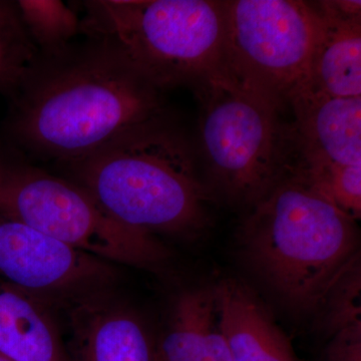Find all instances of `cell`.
<instances>
[{
    "label": "cell",
    "mask_w": 361,
    "mask_h": 361,
    "mask_svg": "<svg viewBox=\"0 0 361 361\" xmlns=\"http://www.w3.org/2000/svg\"><path fill=\"white\" fill-rule=\"evenodd\" d=\"M0 213L110 264L149 269L170 254L153 235L111 217L77 183L25 164L0 166Z\"/></svg>",
    "instance_id": "obj_6"
},
{
    "label": "cell",
    "mask_w": 361,
    "mask_h": 361,
    "mask_svg": "<svg viewBox=\"0 0 361 361\" xmlns=\"http://www.w3.org/2000/svg\"><path fill=\"white\" fill-rule=\"evenodd\" d=\"M115 278L110 263L0 213V279L49 301L75 302Z\"/></svg>",
    "instance_id": "obj_8"
},
{
    "label": "cell",
    "mask_w": 361,
    "mask_h": 361,
    "mask_svg": "<svg viewBox=\"0 0 361 361\" xmlns=\"http://www.w3.org/2000/svg\"><path fill=\"white\" fill-rule=\"evenodd\" d=\"M156 361H231L220 327L215 287L180 294L156 349Z\"/></svg>",
    "instance_id": "obj_14"
},
{
    "label": "cell",
    "mask_w": 361,
    "mask_h": 361,
    "mask_svg": "<svg viewBox=\"0 0 361 361\" xmlns=\"http://www.w3.org/2000/svg\"><path fill=\"white\" fill-rule=\"evenodd\" d=\"M39 56L18 1H0V92L13 97Z\"/></svg>",
    "instance_id": "obj_15"
},
{
    "label": "cell",
    "mask_w": 361,
    "mask_h": 361,
    "mask_svg": "<svg viewBox=\"0 0 361 361\" xmlns=\"http://www.w3.org/2000/svg\"><path fill=\"white\" fill-rule=\"evenodd\" d=\"M360 290V257L357 255L331 285L316 314L318 325L327 337L361 323Z\"/></svg>",
    "instance_id": "obj_18"
},
{
    "label": "cell",
    "mask_w": 361,
    "mask_h": 361,
    "mask_svg": "<svg viewBox=\"0 0 361 361\" xmlns=\"http://www.w3.org/2000/svg\"><path fill=\"white\" fill-rule=\"evenodd\" d=\"M287 125L292 169L361 165V97H336L302 92L290 102Z\"/></svg>",
    "instance_id": "obj_9"
},
{
    "label": "cell",
    "mask_w": 361,
    "mask_h": 361,
    "mask_svg": "<svg viewBox=\"0 0 361 361\" xmlns=\"http://www.w3.org/2000/svg\"><path fill=\"white\" fill-rule=\"evenodd\" d=\"M87 39L80 47L40 54L11 97L9 128L25 155L59 165L167 113L165 92L110 45Z\"/></svg>",
    "instance_id": "obj_1"
},
{
    "label": "cell",
    "mask_w": 361,
    "mask_h": 361,
    "mask_svg": "<svg viewBox=\"0 0 361 361\" xmlns=\"http://www.w3.org/2000/svg\"><path fill=\"white\" fill-rule=\"evenodd\" d=\"M221 70L282 109L305 87L322 20L311 2L225 1Z\"/></svg>",
    "instance_id": "obj_7"
},
{
    "label": "cell",
    "mask_w": 361,
    "mask_h": 361,
    "mask_svg": "<svg viewBox=\"0 0 361 361\" xmlns=\"http://www.w3.org/2000/svg\"><path fill=\"white\" fill-rule=\"evenodd\" d=\"M70 329V361H156V349L141 319L97 294L73 303Z\"/></svg>",
    "instance_id": "obj_11"
},
{
    "label": "cell",
    "mask_w": 361,
    "mask_h": 361,
    "mask_svg": "<svg viewBox=\"0 0 361 361\" xmlns=\"http://www.w3.org/2000/svg\"><path fill=\"white\" fill-rule=\"evenodd\" d=\"M249 209L238 233L247 264L292 311L317 314L360 255L356 221L291 174Z\"/></svg>",
    "instance_id": "obj_3"
},
{
    "label": "cell",
    "mask_w": 361,
    "mask_h": 361,
    "mask_svg": "<svg viewBox=\"0 0 361 361\" xmlns=\"http://www.w3.org/2000/svg\"><path fill=\"white\" fill-rule=\"evenodd\" d=\"M215 292L230 360L299 361L290 342L248 287L225 280Z\"/></svg>",
    "instance_id": "obj_12"
},
{
    "label": "cell",
    "mask_w": 361,
    "mask_h": 361,
    "mask_svg": "<svg viewBox=\"0 0 361 361\" xmlns=\"http://www.w3.org/2000/svg\"><path fill=\"white\" fill-rule=\"evenodd\" d=\"M295 176L324 197L344 215L358 220L361 215V165H322L292 169Z\"/></svg>",
    "instance_id": "obj_16"
},
{
    "label": "cell",
    "mask_w": 361,
    "mask_h": 361,
    "mask_svg": "<svg viewBox=\"0 0 361 361\" xmlns=\"http://www.w3.org/2000/svg\"><path fill=\"white\" fill-rule=\"evenodd\" d=\"M193 89L209 178L228 201L251 208L288 172L283 109L222 70Z\"/></svg>",
    "instance_id": "obj_5"
},
{
    "label": "cell",
    "mask_w": 361,
    "mask_h": 361,
    "mask_svg": "<svg viewBox=\"0 0 361 361\" xmlns=\"http://www.w3.org/2000/svg\"><path fill=\"white\" fill-rule=\"evenodd\" d=\"M82 6L80 32L115 49L163 92L194 87L222 68L225 1L94 0Z\"/></svg>",
    "instance_id": "obj_4"
},
{
    "label": "cell",
    "mask_w": 361,
    "mask_h": 361,
    "mask_svg": "<svg viewBox=\"0 0 361 361\" xmlns=\"http://www.w3.org/2000/svg\"><path fill=\"white\" fill-rule=\"evenodd\" d=\"M0 355L11 361H70L47 301L2 279Z\"/></svg>",
    "instance_id": "obj_13"
},
{
    "label": "cell",
    "mask_w": 361,
    "mask_h": 361,
    "mask_svg": "<svg viewBox=\"0 0 361 361\" xmlns=\"http://www.w3.org/2000/svg\"><path fill=\"white\" fill-rule=\"evenodd\" d=\"M311 4L322 20V30L302 90L336 97H361V1Z\"/></svg>",
    "instance_id": "obj_10"
},
{
    "label": "cell",
    "mask_w": 361,
    "mask_h": 361,
    "mask_svg": "<svg viewBox=\"0 0 361 361\" xmlns=\"http://www.w3.org/2000/svg\"><path fill=\"white\" fill-rule=\"evenodd\" d=\"M59 165L111 217L137 231L190 238L210 222L196 153L168 113Z\"/></svg>",
    "instance_id": "obj_2"
},
{
    "label": "cell",
    "mask_w": 361,
    "mask_h": 361,
    "mask_svg": "<svg viewBox=\"0 0 361 361\" xmlns=\"http://www.w3.org/2000/svg\"><path fill=\"white\" fill-rule=\"evenodd\" d=\"M325 361H361V323H355L330 337Z\"/></svg>",
    "instance_id": "obj_19"
},
{
    "label": "cell",
    "mask_w": 361,
    "mask_h": 361,
    "mask_svg": "<svg viewBox=\"0 0 361 361\" xmlns=\"http://www.w3.org/2000/svg\"><path fill=\"white\" fill-rule=\"evenodd\" d=\"M23 20L40 54L58 51L71 44L80 30V20L61 1H18Z\"/></svg>",
    "instance_id": "obj_17"
},
{
    "label": "cell",
    "mask_w": 361,
    "mask_h": 361,
    "mask_svg": "<svg viewBox=\"0 0 361 361\" xmlns=\"http://www.w3.org/2000/svg\"><path fill=\"white\" fill-rule=\"evenodd\" d=\"M0 361H11L8 360V358L6 357V356L0 355Z\"/></svg>",
    "instance_id": "obj_20"
}]
</instances>
